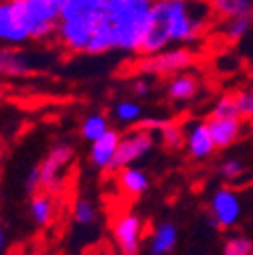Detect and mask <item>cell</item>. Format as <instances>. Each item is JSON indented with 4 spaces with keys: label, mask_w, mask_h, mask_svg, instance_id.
I'll return each mask as SVG.
<instances>
[{
    "label": "cell",
    "mask_w": 253,
    "mask_h": 255,
    "mask_svg": "<svg viewBox=\"0 0 253 255\" xmlns=\"http://www.w3.org/2000/svg\"><path fill=\"white\" fill-rule=\"evenodd\" d=\"M73 219H75V223L77 225H93L96 223V219H98V209H96V205H93L89 199H83V197H79L77 201H75V205H73Z\"/></svg>",
    "instance_id": "cb8c5ba5"
},
{
    "label": "cell",
    "mask_w": 253,
    "mask_h": 255,
    "mask_svg": "<svg viewBox=\"0 0 253 255\" xmlns=\"http://www.w3.org/2000/svg\"><path fill=\"white\" fill-rule=\"evenodd\" d=\"M223 255H253V241L243 235H235L227 239L223 247Z\"/></svg>",
    "instance_id": "4316f807"
},
{
    "label": "cell",
    "mask_w": 253,
    "mask_h": 255,
    "mask_svg": "<svg viewBox=\"0 0 253 255\" xmlns=\"http://www.w3.org/2000/svg\"><path fill=\"white\" fill-rule=\"evenodd\" d=\"M207 128H209L213 144L217 150L229 148L241 136V120H213V118H209Z\"/></svg>",
    "instance_id": "4fadbf2b"
},
{
    "label": "cell",
    "mask_w": 253,
    "mask_h": 255,
    "mask_svg": "<svg viewBox=\"0 0 253 255\" xmlns=\"http://www.w3.org/2000/svg\"><path fill=\"white\" fill-rule=\"evenodd\" d=\"M132 87H134V93H136V95H146V93L150 91V85H148V81H146L144 77H140V79H136Z\"/></svg>",
    "instance_id": "f546056e"
},
{
    "label": "cell",
    "mask_w": 253,
    "mask_h": 255,
    "mask_svg": "<svg viewBox=\"0 0 253 255\" xmlns=\"http://www.w3.org/2000/svg\"><path fill=\"white\" fill-rule=\"evenodd\" d=\"M28 207H30V217H33V221L37 223V225L47 227V225L53 223L55 213H57V205H55V197L53 195L39 190L37 195L30 197V205Z\"/></svg>",
    "instance_id": "ac0fdd59"
},
{
    "label": "cell",
    "mask_w": 253,
    "mask_h": 255,
    "mask_svg": "<svg viewBox=\"0 0 253 255\" xmlns=\"http://www.w3.org/2000/svg\"><path fill=\"white\" fill-rule=\"evenodd\" d=\"M209 211L213 215V221L221 229H229L241 217V199L229 186L217 188L211 201H209Z\"/></svg>",
    "instance_id": "9c48e42d"
},
{
    "label": "cell",
    "mask_w": 253,
    "mask_h": 255,
    "mask_svg": "<svg viewBox=\"0 0 253 255\" xmlns=\"http://www.w3.org/2000/svg\"><path fill=\"white\" fill-rule=\"evenodd\" d=\"M33 71V65L24 53L16 51L14 47H0V75L20 77Z\"/></svg>",
    "instance_id": "9a60e30c"
},
{
    "label": "cell",
    "mask_w": 253,
    "mask_h": 255,
    "mask_svg": "<svg viewBox=\"0 0 253 255\" xmlns=\"http://www.w3.org/2000/svg\"><path fill=\"white\" fill-rule=\"evenodd\" d=\"M4 243H6V237H4L2 227H0V255H2V251H4Z\"/></svg>",
    "instance_id": "4dcf8cb0"
},
{
    "label": "cell",
    "mask_w": 253,
    "mask_h": 255,
    "mask_svg": "<svg viewBox=\"0 0 253 255\" xmlns=\"http://www.w3.org/2000/svg\"><path fill=\"white\" fill-rule=\"evenodd\" d=\"M24 190L33 197L41 190V176H39V166H33L28 172H26V178H24Z\"/></svg>",
    "instance_id": "f1b7e54d"
},
{
    "label": "cell",
    "mask_w": 253,
    "mask_h": 255,
    "mask_svg": "<svg viewBox=\"0 0 253 255\" xmlns=\"http://www.w3.org/2000/svg\"><path fill=\"white\" fill-rule=\"evenodd\" d=\"M251 24H253V14L229 18V20L223 22V35L229 41H239V39H243L247 35V30L251 28Z\"/></svg>",
    "instance_id": "44dd1931"
},
{
    "label": "cell",
    "mask_w": 253,
    "mask_h": 255,
    "mask_svg": "<svg viewBox=\"0 0 253 255\" xmlns=\"http://www.w3.org/2000/svg\"><path fill=\"white\" fill-rule=\"evenodd\" d=\"M152 24L158 26L168 43L195 41L207 26L203 14H193V6L180 0H158L152 4Z\"/></svg>",
    "instance_id": "3957f363"
},
{
    "label": "cell",
    "mask_w": 253,
    "mask_h": 255,
    "mask_svg": "<svg viewBox=\"0 0 253 255\" xmlns=\"http://www.w3.org/2000/svg\"><path fill=\"white\" fill-rule=\"evenodd\" d=\"M114 116L120 124H138L142 118V106L132 100L118 102L114 108Z\"/></svg>",
    "instance_id": "7402d4cb"
},
{
    "label": "cell",
    "mask_w": 253,
    "mask_h": 255,
    "mask_svg": "<svg viewBox=\"0 0 253 255\" xmlns=\"http://www.w3.org/2000/svg\"><path fill=\"white\" fill-rule=\"evenodd\" d=\"M184 148L195 160H205L217 148L213 144L207 122H191L184 130Z\"/></svg>",
    "instance_id": "30bf717a"
},
{
    "label": "cell",
    "mask_w": 253,
    "mask_h": 255,
    "mask_svg": "<svg viewBox=\"0 0 253 255\" xmlns=\"http://www.w3.org/2000/svg\"><path fill=\"white\" fill-rule=\"evenodd\" d=\"M73 160V146L59 142L55 144L45 160L39 164V176H41V190L49 195H57L59 190L65 186V178H63V170H65Z\"/></svg>",
    "instance_id": "8992f818"
},
{
    "label": "cell",
    "mask_w": 253,
    "mask_h": 255,
    "mask_svg": "<svg viewBox=\"0 0 253 255\" xmlns=\"http://www.w3.org/2000/svg\"><path fill=\"white\" fill-rule=\"evenodd\" d=\"M24 41H28V35L14 10L12 0L0 2V43H4L6 47H14L22 45Z\"/></svg>",
    "instance_id": "8fae6325"
},
{
    "label": "cell",
    "mask_w": 253,
    "mask_h": 255,
    "mask_svg": "<svg viewBox=\"0 0 253 255\" xmlns=\"http://www.w3.org/2000/svg\"><path fill=\"white\" fill-rule=\"evenodd\" d=\"M112 130L110 128V122L104 114H91L83 120L81 124V136L87 140V142H98L102 136H106L108 132Z\"/></svg>",
    "instance_id": "ffe728a7"
},
{
    "label": "cell",
    "mask_w": 253,
    "mask_h": 255,
    "mask_svg": "<svg viewBox=\"0 0 253 255\" xmlns=\"http://www.w3.org/2000/svg\"><path fill=\"white\" fill-rule=\"evenodd\" d=\"M120 138L122 136H120L118 130H110L106 136H102L98 142L91 144V148H89V162L96 166L98 170H112Z\"/></svg>",
    "instance_id": "7c38bea8"
},
{
    "label": "cell",
    "mask_w": 253,
    "mask_h": 255,
    "mask_svg": "<svg viewBox=\"0 0 253 255\" xmlns=\"http://www.w3.org/2000/svg\"><path fill=\"white\" fill-rule=\"evenodd\" d=\"M209 8L225 20L253 14V2H249V0H217V2H211Z\"/></svg>",
    "instance_id": "d6986e66"
},
{
    "label": "cell",
    "mask_w": 253,
    "mask_h": 255,
    "mask_svg": "<svg viewBox=\"0 0 253 255\" xmlns=\"http://www.w3.org/2000/svg\"><path fill=\"white\" fill-rule=\"evenodd\" d=\"M150 0H106L104 20L110 28L112 47L138 53L152 24Z\"/></svg>",
    "instance_id": "6da1fadb"
},
{
    "label": "cell",
    "mask_w": 253,
    "mask_h": 255,
    "mask_svg": "<svg viewBox=\"0 0 253 255\" xmlns=\"http://www.w3.org/2000/svg\"><path fill=\"white\" fill-rule=\"evenodd\" d=\"M28 39L45 41L57 35L61 0H12Z\"/></svg>",
    "instance_id": "277c9868"
},
{
    "label": "cell",
    "mask_w": 253,
    "mask_h": 255,
    "mask_svg": "<svg viewBox=\"0 0 253 255\" xmlns=\"http://www.w3.org/2000/svg\"><path fill=\"white\" fill-rule=\"evenodd\" d=\"M116 180H118L120 190L128 197H142L150 186L148 174L142 168H136V166H128V168L118 170Z\"/></svg>",
    "instance_id": "5bb4252c"
},
{
    "label": "cell",
    "mask_w": 253,
    "mask_h": 255,
    "mask_svg": "<svg viewBox=\"0 0 253 255\" xmlns=\"http://www.w3.org/2000/svg\"><path fill=\"white\" fill-rule=\"evenodd\" d=\"M142 231H144V225H142L140 217L130 211L120 213L112 223L114 241L122 255H138L140 253Z\"/></svg>",
    "instance_id": "52a82bcc"
},
{
    "label": "cell",
    "mask_w": 253,
    "mask_h": 255,
    "mask_svg": "<svg viewBox=\"0 0 253 255\" xmlns=\"http://www.w3.org/2000/svg\"><path fill=\"white\" fill-rule=\"evenodd\" d=\"M239 120H253V89H239L233 93Z\"/></svg>",
    "instance_id": "484cf974"
},
{
    "label": "cell",
    "mask_w": 253,
    "mask_h": 255,
    "mask_svg": "<svg viewBox=\"0 0 253 255\" xmlns=\"http://www.w3.org/2000/svg\"><path fill=\"white\" fill-rule=\"evenodd\" d=\"M211 118L213 120H239L237 116V106L233 100V93H225L215 102L213 110H211Z\"/></svg>",
    "instance_id": "603a6c76"
},
{
    "label": "cell",
    "mask_w": 253,
    "mask_h": 255,
    "mask_svg": "<svg viewBox=\"0 0 253 255\" xmlns=\"http://www.w3.org/2000/svg\"><path fill=\"white\" fill-rule=\"evenodd\" d=\"M2 160H4V148L0 144V166H2Z\"/></svg>",
    "instance_id": "1f68e13d"
},
{
    "label": "cell",
    "mask_w": 253,
    "mask_h": 255,
    "mask_svg": "<svg viewBox=\"0 0 253 255\" xmlns=\"http://www.w3.org/2000/svg\"><path fill=\"white\" fill-rule=\"evenodd\" d=\"M166 93L168 98L176 104L180 102H191L195 95L199 93V77L193 73H178L174 77H170L168 85H166Z\"/></svg>",
    "instance_id": "2e32d148"
},
{
    "label": "cell",
    "mask_w": 253,
    "mask_h": 255,
    "mask_svg": "<svg viewBox=\"0 0 253 255\" xmlns=\"http://www.w3.org/2000/svg\"><path fill=\"white\" fill-rule=\"evenodd\" d=\"M176 239H178V231L174 227V223L166 221V223H160L154 233L150 235V255H166L174 249L176 245Z\"/></svg>",
    "instance_id": "e0dca14e"
},
{
    "label": "cell",
    "mask_w": 253,
    "mask_h": 255,
    "mask_svg": "<svg viewBox=\"0 0 253 255\" xmlns=\"http://www.w3.org/2000/svg\"><path fill=\"white\" fill-rule=\"evenodd\" d=\"M160 140H162V144H164L166 148L178 150V148L184 146V130L180 128V124L168 120L166 126L160 130Z\"/></svg>",
    "instance_id": "d4e9b609"
},
{
    "label": "cell",
    "mask_w": 253,
    "mask_h": 255,
    "mask_svg": "<svg viewBox=\"0 0 253 255\" xmlns=\"http://www.w3.org/2000/svg\"><path fill=\"white\" fill-rule=\"evenodd\" d=\"M195 63V55L191 49L178 47V49H164L156 55L142 57L136 63V69L146 75H178L184 73Z\"/></svg>",
    "instance_id": "5b68a950"
},
{
    "label": "cell",
    "mask_w": 253,
    "mask_h": 255,
    "mask_svg": "<svg viewBox=\"0 0 253 255\" xmlns=\"http://www.w3.org/2000/svg\"><path fill=\"white\" fill-rule=\"evenodd\" d=\"M152 146H154V134L146 132V130H132L130 134L122 136L120 144H118L116 158H114V164H112V170L118 172L122 168L132 166L146 152L152 150Z\"/></svg>",
    "instance_id": "ba28073f"
},
{
    "label": "cell",
    "mask_w": 253,
    "mask_h": 255,
    "mask_svg": "<svg viewBox=\"0 0 253 255\" xmlns=\"http://www.w3.org/2000/svg\"><path fill=\"white\" fill-rule=\"evenodd\" d=\"M243 172H245V166L241 160H237V158H227V160H223L219 166V176L227 182L239 180L243 176Z\"/></svg>",
    "instance_id": "83f0119b"
},
{
    "label": "cell",
    "mask_w": 253,
    "mask_h": 255,
    "mask_svg": "<svg viewBox=\"0 0 253 255\" xmlns=\"http://www.w3.org/2000/svg\"><path fill=\"white\" fill-rule=\"evenodd\" d=\"M104 8L106 0H61L55 35L59 43L73 53H85Z\"/></svg>",
    "instance_id": "7a4b0ae2"
}]
</instances>
